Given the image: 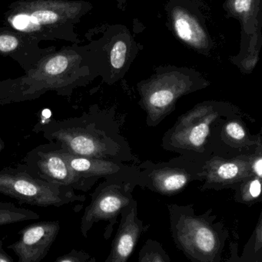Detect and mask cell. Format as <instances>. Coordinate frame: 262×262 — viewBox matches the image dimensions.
Masks as SVG:
<instances>
[{
  "label": "cell",
  "mask_w": 262,
  "mask_h": 262,
  "mask_svg": "<svg viewBox=\"0 0 262 262\" xmlns=\"http://www.w3.org/2000/svg\"><path fill=\"white\" fill-rule=\"evenodd\" d=\"M34 130L73 155L118 163H139L113 117L97 106H92L80 117L38 123Z\"/></svg>",
  "instance_id": "cell-1"
},
{
  "label": "cell",
  "mask_w": 262,
  "mask_h": 262,
  "mask_svg": "<svg viewBox=\"0 0 262 262\" xmlns=\"http://www.w3.org/2000/svg\"><path fill=\"white\" fill-rule=\"evenodd\" d=\"M77 45L48 54L22 76L0 81V106L35 101L49 92L71 96L75 89L93 81L95 77Z\"/></svg>",
  "instance_id": "cell-2"
},
{
  "label": "cell",
  "mask_w": 262,
  "mask_h": 262,
  "mask_svg": "<svg viewBox=\"0 0 262 262\" xmlns=\"http://www.w3.org/2000/svg\"><path fill=\"white\" fill-rule=\"evenodd\" d=\"M92 8L84 0H16L5 11L3 24L38 42L62 40L78 44L75 26Z\"/></svg>",
  "instance_id": "cell-3"
},
{
  "label": "cell",
  "mask_w": 262,
  "mask_h": 262,
  "mask_svg": "<svg viewBox=\"0 0 262 262\" xmlns=\"http://www.w3.org/2000/svg\"><path fill=\"white\" fill-rule=\"evenodd\" d=\"M175 246L190 262H221L229 231L212 209L197 214L192 205H167Z\"/></svg>",
  "instance_id": "cell-4"
},
{
  "label": "cell",
  "mask_w": 262,
  "mask_h": 262,
  "mask_svg": "<svg viewBox=\"0 0 262 262\" xmlns=\"http://www.w3.org/2000/svg\"><path fill=\"white\" fill-rule=\"evenodd\" d=\"M88 43L77 49L95 78L112 85L124 78L139 52L129 29L120 25H102L89 29Z\"/></svg>",
  "instance_id": "cell-5"
},
{
  "label": "cell",
  "mask_w": 262,
  "mask_h": 262,
  "mask_svg": "<svg viewBox=\"0 0 262 262\" xmlns=\"http://www.w3.org/2000/svg\"><path fill=\"white\" fill-rule=\"evenodd\" d=\"M210 81L195 69L160 66L147 79L137 84L140 107L146 114V124L156 127L176 108L180 98L207 89Z\"/></svg>",
  "instance_id": "cell-6"
},
{
  "label": "cell",
  "mask_w": 262,
  "mask_h": 262,
  "mask_svg": "<svg viewBox=\"0 0 262 262\" xmlns=\"http://www.w3.org/2000/svg\"><path fill=\"white\" fill-rule=\"evenodd\" d=\"M237 106L224 101H205L178 117L163 137V149L206 162L212 156V128L221 118L240 114Z\"/></svg>",
  "instance_id": "cell-7"
},
{
  "label": "cell",
  "mask_w": 262,
  "mask_h": 262,
  "mask_svg": "<svg viewBox=\"0 0 262 262\" xmlns=\"http://www.w3.org/2000/svg\"><path fill=\"white\" fill-rule=\"evenodd\" d=\"M0 193L41 207H61L86 200L85 195L77 194L72 188L32 177L23 163L0 169Z\"/></svg>",
  "instance_id": "cell-8"
},
{
  "label": "cell",
  "mask_w": 262,
  "mask_h": 262,
  "mask_svg": "<svg viewBox=\"0 0 262 262\" xmlns=\"http://www.w3.org/2000/svg\"><path fill=\"white\" fill-rule=\"evenodd\" d=\"M138 183V180L103 179L91 194L90 203L82 216L80 232L83 236L88 238L94 225L104 221L108 222L104 237L109 239L122 211L133 201L132 192Z\"/></svg>",
  "instance_id": "cell-9"
},
{
  "label": "cell",
  "mask_w": 262,
  "mask_h": 262,
  "mask_svg": "<svg viewBox=\"0 0 262 262\" xmlns=\"http://www.w3.org/2000/svg\"><path fill=\"white\" fill-rule=\"evenodd\" d=\"M203 165L204 162L181 155L167 162H143L138 165V186L172 196L184 190L192 182L203 181Z\"/></svg>",
  "instance_id": "cell-10"
},
{
  "label": "cell",
  "mask_w": 262,
  "mask_h": 262,
  "mask_svg": "<svg viewBox=\"0 0 262 262\" xmlns=\"http://www.w3.org/2000/svg\"><path fill=\"white\" fill-rule=\"evenodd\" d=\"M55 142L38 145L23 159L29 174L49 183L72 188L75 191L89 192L98 180L78 177L69 166Z\"/></svg>",
  "instance_id": "cell-11"
},
{
  "label": "cell",
  "mask_w": 262,
  "mask_h": 262,
  "mask_svg": "<svg viewBox=\"0 0 262 262\" xmlns=\"http://www.w3.org/2000/svg\"><path fill=\"white\" fill-rule=\"evenodd\" d=\"M166 9L175 37L198 53L209 55L214 48L213 40L198 6L191 0H170Z\"/></svg>",
  "instance_id": "cell-12"
},
{
  "label": "cell",
  "mask_w": 262,
  "mask_h": 262,
  "mask_svg": "<svg viewBox=\"0 0 262 262\" xmlns=\"http://www.w3.org/2000/svg\"><path fill=\"white\" fill-rule=\"evenodd\" d=\"M261 143V134H251L241 113L218 120L212 128V156L235 157L251 155Z\"/></svg>",
  "instance_id": "cell-13"
},
{
  "label": "cell",
  "mask_w": 262,
  "mask_h": 262,
  "mask_svg": "<svg viewBox=\"0 0 262 262\" xmlns=\"http://www.w3.org/2000/svg\"><path fill=\"white\" fill-rule=\"evenodd\" d=\"M253 154L235 157L211 156L203 165L201 191L233 189L237 185L254 175L252 169Z\"/></svg>",
  "instance_id": "cell-14"
},
{
  "label": "cell",
  "mask_w": 262,
  "mask_h": 262,
  "mask_svg": "<svg viewBox=\"0 0 262 262\" xmlns=\"http://www.w3.org/2000/svg\"><path fill=\"white\" fill-rule=\"evenodd\" d=\"M58 221L34 223L20 231L18 241L8 246L16 255L18 262H41L59 233Z\"/></svg>",
  "instance_id": "cell-15"
},
{
  "label": "cell",
  "mask_w": 262,
  "mask_h": 262,
  "mask_svg": "<svg viewBox=\"0 0 262 262\" xmlns=\"http://www.w3.org/2000/svg\"><path fill=\"white\" fill-rule=\"evenodd\" d=\"M56 50L55 47L41 48L34 38L7 26H0V57H9L29 72L43 57Z\"/></svg>",
  "instance_id": "cell-16"
},
{
  "label": "cell",
  "mask_w": 262,
  "mask_h": 262,
  "mask_svg": "<svg viewBox=\"0 0 262 262\" xmlns=\"http://www.w3.org/2000/svg\"><path fill=\"white\" fill-rule=\"evenodd\" d=\"M120 216L121 220L112 240L110 252L104 262H127L142 235L149 228L138 218V203L135 199L123 209Z\"/></svg>",
  "instance_id": "cell-17"
},
{
  "label": "cell",
  "mask_w": 262,
  "mask_h": 262,
  "mask_svg": "<svg viewBox=\"0 0 262 262\" xmlns=\"http://www.w3.org/2000/svg\"><path fill=\"white\" fill-rule=\"evenodd\" d=\"M63 157L72 170L78 177L86 179L120 178L138 180L140 169L138 165H128L111 160L78 157L60 147Z\"/></svg>",
  "instance_id": "cell-18"
},
{
  "label": "cell",
  "mask_w": 262,
  "mask_h": 262,
  "mask_svg": "<svg viewBox=\"0 0 262 262\" xmlns=\"http://www.w3.org/2000/svg\"><path fill=\"white\" fill-rule=\"evenodd\" d=\"M261 0H226L223 5L228 17L238 20L241 23L243 37L252 36L261 27Z\"/></svg>",
  "instance_id": "cell-19"
},
{
  "label": "cell",
  "mask_w": 262,
  "mask_h": 262,
  "mask_svg": "<svg viewBox=\"0 0 262 262\" xmlns=\"http://www.w3.org/2000/svg\"><path fill=\"white\" fill-rule=\"evenodd\" d=\"M235 191V202L248 206L261 201V179L252 176L237 185Z\"/></svg>",
  "instance_id": "cell-20"
},
{
  "label": "cell",
  "mask_w": 262,
  "mask_h": 262,
  "mask_svg": "<svg viewBox=\"0 0 262 262\" xmlns=\"http://www.w3.org/2000/svg\"><path fill=\"white\" fill-rule=\"evenodd\" d=\"M38 218L39 215L33 211L17 207L12 203L0 202V226L29 220H36Z\"/></svg>",
  "instance_id": "cell-21"
},
{
  "label": "cell",
  "mask_w": 262,
  "mask_h": 262,
  "mask_svg": "<svg viewBox=\"0 0 262 262\" xmlns=\"http://www.w3.org/2000/svg\"><path fill=\"white\" fill-rule=\"evenodd\" d=\"M138 262H171V259L161 243L149 238L139 251Z\"/></svg>",
  "instance_id": "cell-22"
},
{
  "label": "cell",
  "mask_w": 262,
  "mask_h": 262,
  "mask_svg": "<svg viewBox=\"0 0 262 262\" xmlns=\"http://www.w3.org/2000/svg\"><path fill=\"white\" fill-rule=\"evenodd\" d=\"M54 262H96V258L85 251L72 249L69 253L60 256Z\"/></svg>",
  "instance_id": "cell-23"
},
{
  "label": "cell",
  "mask_w": 262,
  "mask_h": 262,
  "mask_svg": "<svg viewBox=\"0 0 262 262\" xmlns=\"http://www.w3.org/2000/svg\"><path fill=\"white\" fill-rule=\"evenodd\" d=\"M252 169L254 175L262 179V143L258 146L253 154Z\"/></svg>",
  "instance_id": "cell-24"
},
{
  "label": "cell",
  "mask_w": 262,
  "mask_h": 262,
  "mask_svg": "<svg viewBox=\"0 0 262 262\" xmlns=\"http://www.w3.org/2000/svg\"><path fill=\"white\" fill-rule=\"evenodd\" d=\"M262 215H260L258 225L255 229V233L252 236V243L254 245V252L255 253H261L262 249Z\"/></svg>",
  "instance_id": "cell-25"
},
{
  "label": "cell",
  "mask_w": 262,
  "mask_h": 262,
  "mask_svg": "<svg viewBox=\"0 0 262 262\" xmlns=\"http://www.w3.org/2000/svg\"><path fill=\"white\" fill-rule=\"evenodd\" d=\"M226 262H245L244 259L238 256V247L235 243L232 244V248L231 249V256L229 259Z\"/></svg>",
  "instance_id": "cell-26"
},
{
  "label": "cell",
  "mask_w": 262,
  "mask_h": 262,
  "mask_svg": "<svg viewBox=\"0 0 262 262\" xmlns=\"http://www.w3.org/2000/svg\"><path fill=\"white\" fill-rule=\"evenodd\" d=\"M0 262H12L10 257L6 253L3 249V240H0Z\"/></svg>",
  "instance_id": "cell-27"
},
{
  "label": "cell",
  "mask_w": 262,
  "mask_h": 262,
  "mask_svg": "<svg viewBox=\"0 0 262 262\" xmlns=\"http://www.w3.org/2000/svg\"><path fill=\"white\" fill-rule=\"evenodd\" d=\"M114 1H116L119 7H121L122 6H124L125 3H126L127 0H114Z\"/></svg>",
  "instance_id": "cell-28"
},
{
  "label": "cell",
  "mask_w": 262,
  "mask_h": 262,
  "mask_svg": "<svg viewBox=\"0 0 262 262\" xmlns=\"http://www.w3.org/2000/svg\"><path fill=\"white\" fill-rule=\"evenodd\" d=\"M5 147V143L1 138H0V152L3 151V149H4Z\"/></svg>",
  "instance_id": "cell-29"
},
{
  "label": "cell",
  "mask_w": 262,
  "mask_h": 262,
  "mask_svg": "<svg viewBox=\"0 0 262 262\" xmlns=\"http://www.w3.org/2000/svg\"><path fill=\"white\" fill-rule=\"evenodd\" d=\"M0 61H1V60H0Z\"/></svg>",
  "instance_id": "cell-30"
}]
</instances>
